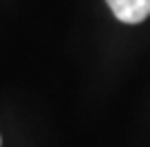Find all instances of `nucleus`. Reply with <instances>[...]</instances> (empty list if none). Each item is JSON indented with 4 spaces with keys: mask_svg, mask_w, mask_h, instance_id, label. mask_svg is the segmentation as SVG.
Listing matches in <instances>:
<instances>
[{
    "mask_svg": "<svg viewBox=\"0 0 150 147\" xmlns=\"http://www.w3.org/2000/svg\"><path fill=\"white\" fill-rule=\"evenodd\" d=\"M112 15L126 24H139L150 15V0H106Z\"/></svg>",
    "mask_w": 150,
    "mask_h": 147,
    "instance_id": "1",
    "label": "nucleus"
}]
</instances>
